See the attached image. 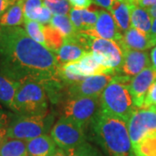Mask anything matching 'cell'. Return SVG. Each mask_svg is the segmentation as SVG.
Masks as SVG:
<instances>
[{
  "mask_svg": "<svg viewBox=\"0 0 156 156\" xmlns=\"http://www.w3.org/2000/svg\"><path fill=\"white\" fill-rule=\"evenodd\" d=\"M59 65L54 52L30 38L20 26L1 27L0 74L22 83L43 84L57 79Z\"/></svg>",
  "mask_w": 156,
  "mask_h": 156,
  "instance_id": "1",
  "label": "cell"
},
{
  "mask_svg": "<svg viewBox=\"0 0 156 156\" xmlns=\"http://www.w3.org/2000/svg\"><path fill=\"white\" fill-rule=\"evenodd\" d=\"M95 140L109 156H135L128 122L99 109L91 121Z\"/></svg>",
  "mask_w": 156,
  "mask_h": 156,
  "instance_id": "2",
  "label": "cell"
},
{
  "mask_svg": "<svg viewBox=\"0 0 156 156\" xmlns=\"http://www.w3.org/2000/svg\"><path fill=\"white\" fill-rule=\"evenodd\" d=\"M130 80L131 77L126 76H114L100 95L101 110L127 122L136 109L128 89Z\"/></svg>",
  "mask_w": 156,
  "mask_h": 156,
  "instance_id": "3",
  "label": "cell"
},
{
  "mask_svg": "<svg viewBox=\"0 0 156 156\" xmlns=\"http://www.w3.org/2000/svg\"><path fill=\"white\" fill-rule=\"evenodd\" d=\"M47 95L42 84L33 81L20 83L11 104V111L17 115H37L47 113Z\"/></svg>",
  "mask_w": 156,
  "mask_h": 156,
  "instance_id": "4",
  "label": "cell"
},
{
  "mask_svg": "<svg viewBox=\"0 0 156 156\" xmlns=\"http://www.w3.org/2000/svg\"><path fill=\"white\" fill-rule=\"evenodd\" d=\"M53 122V117L47 113L37 115H13L7 127V137L28 141L47 134Z\"/></svg>",
  "mask_w": 156,
  "mask_h": 156,
  "instance_id": "5",
  "label": "cell"
},
{
  "mask_svg": "<svg viewBox=\"0 0 156 156\" xmlns=\"http://www.w3.org/2000/svg\"><path fill=\"white\" fill-rule=\"evenodd\" d=\"M50 136L56 146L64 151L74 148L86 141L84 128L77 122L62 116L50 130Z\"/></svg>",
  "mask_w": 156,
  "mask_h": 156,
  "instance_id": "6",
  "label": "cell"
},
{
  "mask_svg": "<svg viewBox=\"0 0 156 156\" xmlns=\"http://www.w3.org/2000/svg\"><path fill=\"white\" fill-rule=\"evenodd\" d=\"M62 108L63 116L75 121L85 128L100 109V96L67 98Z\"/></svg>",
  "mask_w": 156,
  "mask_h": 156,
  "instance_id": "7",
  "label": "cell"
},
{
  "mask_svg": "<svg viewBox=\"0 0 156 156\" xmlns=\"http://www.w3.org/2000/svg\"><path fill=\"white\" fill-rule=\"evenodd\" d=\"M128 129L134 147L147 134L156 131V106L136 108L128 121Z\"/></svg>",
  "mask_w": 156,
  "mask_h": 156,
  "instance_id": "8",
  "label": "cell"
},
{
  "mask_svg": "<svg viewBox=\"0 0 156 156\" xmlns=\"http://www.w3.org/2000/svg\"><path fill=\"white\" fill-rule=\"evenodd\" d=\"M113 77V75L101 74L85 78L83 82L67 87L68 98L99 97Z\"/></svg>",
  "mask_w": 156,
  "mask_h": 156,
  "instance_id": "9",
  "label": "cell"
},
{
  "mask_svg": "<svg viewBox=\"0 0 156 156\" xmlns=\"http://www.w3.org/2000/svg\"><path fill=\"white\" fill-rule=\"evenodd\" d=\"M155 80L156 71L152 65L131 78L128 89L132 96L134 106L136 108H142L146 95Z\"/></svg>",
  "mask_w": 156,
  "mask_h": 156,
  "instance_id": "10",
  "label": "cell"
},
{
  "mask_svg": "<svg viewBox=\"0 0 156 156\" xmlns=\"http://www.w3.org/2000/svg\"><path fill=\"white\" fill-rule=\"evenodd\" d=\"M81 32L95 37L113 40L116 43L122 38V34L118 28L111 13L103 10L99 11V17L95 26L91 30Z\"/></svg>",
  "mask_w": 156,
  "mask_h": 156,
  "instance_id": "11",
  "label": "cell"
},
{
  "mask_svg": "<svg viewBox=\"0 0 156 156\" xmlns=\"http://www.w3.org/2000/svg\"><path fill=\"white\" fill-rule=\"evenodd\" d=\"M89 49L91 52L98 53L108 58L111 62L112 69L115 72H120L122 63V51L118 43L90 36Z\"/></svg>",
  "mask_w": 156,
  "mask_h": 156,
  "instance_id": "12",
  "label": "cell"
},
{
  "mask_svg": "<svg viewBox=\"0 0 156 156\" xmlns=\"http://www.w3.org/2000/svg\"><path fill=\"white\" fill-rule=\"evenodd\" d=\"M122 63L120 72L126 76H134L144 69L151 66L148 54L145 51L122 49Z\"/></svg>",
  "mask_w": 156,
  "mask_h": 156,
  "instance_id": "13",
  "label": "cell"
},
{
  "mask_svg": "<svg viewBox=\"0 0 156 156\" xmlns=\"http://www.w3.org/2000/svg\"><path fill=\"white\" fill-rule=\"evenodd\" d=\"M86 52L88 51L84 50L76 38V36L74 35L64 37L63 44L55 55L58 65L62 66L69 62H77Z\"/></svg>",
  "mask_w": 156,
  "mask_h": 156,
  "instance_id": "14",
  "label": "cell"
},
{
  "mask_svg": "<svg viewBox=\"0 0 156 156\" xmlns=\"http://www.w3.org/2000/svg\"><path fill=\"white\" fill-rule=\"evenodd\" d=\"M118 44L120 45L121 49L139 51H145L154 46L152 39L148 35L140 31L133 26L124 32L122 38L118 42Z\"/></svg>",
  "mask_w": 156,
  "mask_h": 156,
  "instance_id": "15",
  "label": "cell"
},
{
  "mask_svg": "<svg viewBox=\"0 0 156 156\" xmlns=\"http://www.w3.org/2000/svg\"><path fill=\"white\" fill-rule=\"evenodd\" d=\"M77 72L84 77H89L94 75H114L115 71L112 69L104 67L98 63L94 58L91 51L86 52L77 62H75Z\"/></svg>",
  "mask_w": 156,
  "mask_h": 156,
  "instance_id": "16",
  "label": "cell"
},
{
  "mask_svg": "<svg viewBox=\"0 0 156 156\" xmlns=\"http://www.w3.org/2000/svg\"><path fill=\"white\" fill-rule=\"evenodd\" d=\"M28 156H53L57 146L51 136L43 134L26 141Z\"/></svg>",
  "mask_w": 156,
  "mask_h": 156,
  "instance_id": "17",
  "label": "cell"
},
{
  "mask_svg": "<svg viewBox=\"0 0 156 156\" xmlns=\"http://www.w3.org/2000/svg\"><path fill=\"white\" fill-rule=\"evenodd\" d=\"M24 0H17L0 17L1 27H16L22 25L24 22L23 14Z\"/></svg>",
  "mask_w": 156,
  "mask_h": 156,
  "instance_id": "18",
  "label": "cell"
},
{
  "mask_svg": "<svg viewBox=\"0 0 156 156\" xmlns=\"http://www.w3.org/2000/svg\"><path fill=\"white\" fill-rule=\"evenodd\" d=\"M153 17L147 9L141 8L136 5H130V22L131 26L139 30L149 36L153 23Z\"/></svg>",
  "mask_w": 156,
  "mask_h": 156,
  "instance_id": "19",
  "label": "cell"
},
{
  "mask_svg": "<svg viewBox=\"0 0 156 156\" xmlns=\"http://www.w3.org/2000/svg\"><path fill=\"white\" fill-rule=\"evenodd\" d=\"M130 5L126 0H115L110 13L121 31H127L130 28Z\"/></svg>",
  "mask_w": 156,
  "mask_h": 156,
  "instance_id": "20",
  "label": "cell"
},
{
  "mask_svg": "<svg viewBox=\"0 0 156 156\" xmlns=\"http://www.w3.org/2000/svg\"><path fill=\"white\" fill-rule=\"evenodd\" d=\"M20 83L0 74V103L9 109Z\"/></svg>",
  "mask_w": 156,
  "mask_h": 156,
  "instance_id": "21",
  "label": "cell"
},
{
  "mask_svg": "<svg viewBox=\"0 0 156 156\" xmlns=\"http://www.w3.org/2000/svg\"><path fill=\"white\" fill-rule=\"evenodd\" d=\"M0 156H28L26 141L6 137L0 145Z\"/></svg>",
  "mask_w": 156,
  "mask_h": 156,
  "instance_id": "22",
  "label": "cell"
},
{
  "mask_svg": "<svg viewBox=\"0 0 156 156\" xmlns=\"http://www.w3.org/2000/svg\"><path fill=\"white\" fill-rule=\"evenodd\" d=\"M133 150L135 156H156V131L147 134Z\"/></svg>",
  "mask_w": 156,
  "mask_h": 156,
  "instance_id": "23",
  "label": "cell"
},
{
  "mask_svg": "<svg viewBox=\"0 0 156 156\" xmlns=\"http://www.w3.org/2000/svg\"><path fill=\"white\" fill-rule=\"evenodd\" d=\"M44 33L46 48L50 51L56 53L63 44L64 37L59 30L52 27L50 24L44 25Z\"/></svg>",
  "mask_w": 156,
  "mask_h": 156,
  "instance_id": "24",
  "label": "cell"
},
{
  "mask_svg": "<svg viewBox=\"0 0 156 156\" xmlns=\"http://www.w3.org/2000/svg\"><path fill=\"white\" fill-rule=\"evenodd\" d=\"M50 24L59 30L64 37H71L77 33V30L75 29L70 18L67 15H53Z\"/></svg>",
  "mask_w": 156,
  "mask_h": 156,
  "instance_id": "25",
  "label": "cell"
},
{
  "mask_svg": "<svg viewBox=\"0 0 156 156\" xmlns=\"http://www.w3.org/2000/svg\"><path fill=\"white\" fill-rule=\"evenodd\" d=\"M23 25L26 33L28 34L30 38H32L37 43L46 47L44 33V25L42 23L35 20L24 19Z\"/></svg>",
  "mask_w": 156,
  "mask_h": 156,
  "instance_id": "26",
  "label": "cell"
},
{
  "mask_svg": "<svg viewBox=\"0 0 156 156\" xmlns=\"http://www.w3.org/2000/svg\"><path fill=\"white\" fill-rule=\"evenodd\" d=\"M68 156H102L101 153L87 141L66 151Z\"/></svg>",
  "mask_w": 156,
  "mask_h": 156,
  "instance_id": "27",
  "label": "cell"
},
{
  "mask_svg": "<svg viewBox=\"0 0 156 156\" xmlns=\"http://www.w3.org/2000/svg\"><path fill=\"white\" fill-rule=\"evenodd\" d=\"M44 5L53 15H67L70 11V4L68 0H44Z\"/></svg>",
  "mask_w": 156,
  "mask_h": 156,
  "instance_id": "28",
  "label": "cell"
},
{
  "mask_svg": "<svg viewBox=\"0 0 156 156\" xmlns=\"http://www.w3.org/2000/svg\"><path fill=\"white\" fill-rule=\"evenodd\" d=\"M99 11L90 9H82V18H83V31L91 30L95 26V23L99 17Z\"/></svg>",
  "mask_w": 156,
  "mask_h": 156,
  "instance_id": "29",
  "label": "cell"
},
{
  "mask_svg": "<svg viewBox=\"0 0 156 156\" xmlns=\"http://www.w3.org/2000/svg\"><path fill=\"white\" fill-rule=\"evenodd\" d=\"M44 5V0H24L23 14L24 19L33 20L36 12Z\"/></svg>",
  "mask_w": 156,
  "mask_h": 156,
  "instance_id": "30",
  "label": "cell"
},
{
  "mask_svg": "<svg viewBox=\"0 0 156 156\" xmlns=\"http://www.w3.org/2000/svg\"><path fill=\"white\" fill-rule=\"evenodd\" d=\"M52 17L53 16H52L51 11L44 5L38 11L36 12V14L33 17V20L37 21L40 23H42L43 25H46V24L50 23Z\"/></svg>",
  "mask_w": 156,
  "mask_h": 156,
  "instance_id": "31",
  "label": "cell"
},
{
  "mask_svg": "<svg viewBox=\"0 0 156 156\" xmlns=\"http://www.w3.org/2000/svg\"><path fill=\"white\" fill-rule=\"evenodd\" d=\"M69 18H70L75 29L77 30V32L83 31V18H82V10L76 9V8L70 9Z\"/></svg>",
  "mask_w": 156,
  "mask_h": 156,
  "instance_id": "32",
  "label": "cell"
},
{
  "mask_svg": "<svg viewBox=\"0 0 156 156\" xmlns=\"http://www.w3.org/2000/svg\"><path fill=\"white\" fill-rule=\"evenodd\" d=\"M151 106H156V80L154 81V83L151 85L150 89L146 95L142 108H149Z\"/></svg>",
  "mask_w": 156,
  "mask_h": 156,
  "instance_id": "33",
  "label": "cell"
},
{
  "mask_svg": "<svg viewBox=\"0 0 156 156\" xmlns=\"http://www.w3.org/2000/svg\"><path fill=\"white\" fill-rule=\"evenodd\" d=\"M12 115L13 114L5 110L2 104L0 103V128H7Z\"/></svg>",
  "mask_w": 156,
  "mask_h": 156,
  "instance_id": "34",
  "label": "cell"
},
{
  "mask_svg": "<svg viewBox=\"0 0 156 156\" xmlns=\"http://www.w3.org/2000/svg\"><path fill=\"white\" fill-rule=\"evenodd\" d=\"M73 6L76 9H88L92 5V0H68Z\"/></svg>",
  "mask_w": 156,
  "mask_h": 156,
  "instance_id": "35",
  "label": "cell"
},
{
  "mask_svg": "<svg viewBox=\"0 0 156 156\" xmlns=\"http://www.w3.org/2000/svg\"><path fill=\"white\" fill-rule=\"evenodd\" d=\"M93 1L96 5L101 6L109 11H111L112 6L115 2V0H93Z\"/></svg>",
  "mask_w": 156,
  "mask_h": 156,
  "instance_id": "36",
  "label": "cell"
},
{
  "mask_svg": "<svg viewBox=\"0 0 156 156\" xmlns=\"http://www.w3.org/2000/svg\"><path fill=\"white\" fill-rule=\"evenodd\" d=\"M17 0H0V17L5 13V11L13 5Z\"/></svg>",
  "mask_w": 156,
  "mask_h": 156,
  "instance_id": "37",
  "label": "cell"
},
{
  "mask_svg": "<svg viewBox=\"0 0 156 156\" xmlns=\"http://www.w3.org/2000/svg\"><path fill=\"white\" fill-rule=\"evenodd\" d=\"M137 5L144 8V9H148L150 7L156 5V0H140Z\"/></svg>",
  "mask_w": 156,
  "mask_h": 156,
  "instance_id": "38",
  "label": "cell"
},
{
  "mask_svg": "<svg viewBox=\"0 0 156 156\" xmlns=\"http://www.w3.org/2000/svg\"><path fill=\"white\" fill-rule=\"evenodd\" d=\"M151 62H152V67L156 71V46L154 48H153V50L150 52Z\"/></svg>",
  "mask_w": 156,
  "mask_h": 156,
  "instance_id": "39",
  "label": "cell"
},
{
  "mask_svg": "<svg viewBox=\"0 0 156 156\" xmlns=\"http://www.w3.org/2000/svg\"><path fill=\"white\" fill-rule=\"evenodd\" d=\"M7 137V128H0V145Z\"/></svg>",
  "mask_w": 156,
  "mask_h": 156,
  "instance_id": "40",
  "label": "cell"
},
{
  "mask_svg": "<svg viewBox=\"0 0 156 156\" xmlns=\"http://www.w3.org/2000/svg\"><path fill=\"white\" fill-rule=\"evenodd\" d=\"M149 37H151V39H153L154 37H156V18H154L153 20V23H152V27H151Z\"/></svg>",
  "mask_w": 156,
  "mask_h": 156,
  "instance_id": "41",
  "label": "cell"
},
{
  "mask_svg": "<svg viewBox=\"0 0 156 156\" xmlns=\"http://www.w3.org/2000/svg\"><path fill=\"white\" fill-rule=\"evenodd\" d=\"M53 156H68L67 153H66V151H64L63 149H62L60 147H58L57 149H56V153H55V154Z\"/></svg>",
  "mask_w": 156,
  "mask_h": 156,
  "instance_id": "42",
  "label": "cell"
},
{
  "mask_svg": "<svg viewBox=\"0 0 156 156\" xmlns=\"http://www.w3.org/2000/svg\"><path fill=\"white\" fill-rule=\"evenodd\" d=\"M148 13L150 14V16L154 18H156V5L153 6V7H150L148 9H147Z\"/></svg>",
  "mask_w": 156,
  "mask_h": 156,
  "instance_id": "43",
  "label": "cell"
},
{
  "mask_svg": "<svg viewBox=\"0 0 156 156\" xmlns=\"http://www.w3.org/2000/svg\"><path fill=\"white\" fill-rule=\"evenodd\" d=\"M152 42H153V45H154H154H156V37L152 39Z\"/></svg>",
  "mask_w": 156,
  "mask_h": 156,
  "instance_id": "44",
  "label": "cell"
},
{
  "mask_svg": "<svg viewBox=\"0 0 156 156\" xmlns=\"http://www.w3.org/2000/svg\"><path fill=\"white\" fill-rule=\"evenodd\" d=\"M0 30H1V26H0Z\"/></svg>",
  "mask_w": 156,
  "mask_h": 156,
  "instance_id": "45",
  "label": "cell"
}]
</instances>
